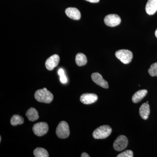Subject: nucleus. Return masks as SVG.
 <instances>
[{
	"label": "nucleus",
	"mask_w": 157,
	"mask_h": 157,
	"mask_svg": "<svg viewBox=\"0 0 157 157\" xmlns=\"http://www.w3.org/2000/svg\"><path fill=\"white\" fill-rule=\"evenodd\" d=\"M24 121V120L22 117L15 114V115H13L11 117V124L13 126H15L17 125L21 124L23 123Z\"/></svg>",
	"instance_id": "a211bd4d"
},
{
	"label": "nucleus",
	"mask_w": 157,
	"mask_h": 157,
	"mask_svg": "<svg viewBox=\"0 0 157 157\" xmlns=\"http://www.w3.org/2000/svg\"><path fill=\"white\" fill-rule=\"evenodd\" d=\"M1 141H2V137L0 136V142H1Z\"/></svg>",
	"instance_id": "a878e982"
},
{
	"label": "nucleus",
	"mask_w": 157,
	"mask_h": 157,
	"mask_svg": "<svg viewBox=\"0 0 157 157\" xmlns=\"http://www.w3.org/2000/svg\"><path fill=\"white\" fill-rule=\"evenodd\" d=\"M26 116L29 121H34L38 120L39 118V113L35 108L31 107L26 113Z\"/></svg>",
	"instance_id": "2eb2a0df"
},
{
	"label": "nucleus",
	"mask_w": 157,
	"mask_h": 157,
	"mask_svg": "<svg viewBox=\"0 0 157 157\" xmlns=\"http://www.w3.org/2000/svg\"><path fill=\"white\" fill-rule=\"evenodd\" d=\"M75 60L76 64L79 67L84 66L87 62L86 56L84 54L82 53H78L76 55Z\"/></svg>",
	"instance_id": "dca6fc26"
},
{
	"label": "nucleus",
	"mask_w": 157,
	"mask_h": 157,
	"mask_svg": "<svg viewBox=\"0 0 157 157\" xmlns=\"http://www.w3.org/2000/svg\"><path fill=\"white\" fill-rule=\"evenodd\" d=\"M150 113V106L148 103H144L140 106L139 109V114L140 116L144 120H146L148 119Z\"/></svg>",
	"instance_id": "ddd939ff"
},
{
	"label": "nucleus",
	"mask_w": 157,
	"mask_h": 157,
	"mask_svg": "<svg viewBox=\"0 0 157 157\" xmlns=\"http://www.w3.org/2000/svg\"><path fill=\"white\" fill-rule=\"evenodd\" d=\"M56 134L57 136L61 139H65L69 137L70 129L67 122L62 121L59 123L56 128Z\"/></svg>",
	"instance_id": "20e7f679"
},
{
	"label": "nucleus",
	"mask_w": 157,
	"mask_h": 157,
	"mask_svg": "<svg viewBox=\"0 0 157 157\" xmlns=\"http://www.w3.org/2000/svg\"><path fill=\"white\" fill-rule=\"evenodd\" d=\"M133 152L131 150H126L118 155L117 157H133Z\"/></svg>",
	"instance_id": "aec40b11"
},
{
	"label": "nucleus",
	"mask_w": 157,
	"mask_h": 157,
	"mask_svg": "<svg viewBox=\"0 0 157 157\" xmlns=\"http://www.w3.org/2000/svg\"><path fill=\"white\" fill-rule=\"evenodd\" d=\"M33 153L36 157H49V155L47 151L42 147H37L34 151Z\"/></svg>",
	"instance_id": "f3484780"
},
{
	"label": "nucleus",
	"mask_w": 157,
	"mask_h": 157,
	"mask_svg": "<svg viewBox=\"0 0 157 157\" xmlns=\"http://www.w3.org/2000/svg\"><path fill=\"white\" fill-rule=\"evenodd\" d=\"M145 10L149 15H153L157 11V0H148Z\"/></svg>",
	"instance_id": "f8f14e48"
},
{
	"label": "nucleus",
	"mask_w": 157,
	"mask_h": 157,
	"mask_svg": "<svg viewBox=\"0 0 157 157\" xmlns=\"http://www.w3.org/2000/svg\"><path fill=\"white\" fill-rule=\"evenodd\" d=\"M34 134L36 136H43L45 135L48 132V126L45 122H39L35 124L33 128Z\"/></svg>",
	"instance_id": "423d86ee"
},
{
	"label": "nucleus",
	"mask_w": 157,
	"mask_h": 157,
	"mask_svg": "<svg viewBox=\"0 0 157 157\" xmlns=\"http://www.w3.org/2000/svg\"><path fill=\"white\" fill-rule=\"evenodd\" d=\"M98 99V96L95 94H85L80 97V101L82 104H90L96 102Z\"/></svg>",
	"instance_id": "9d476101"
},
{
	"label": "nucleus",
	"mask_w": 157,
	"mask_h": 157,
	"mask_svg": "<svg viewBox=\"0 0 157 157\" xmlns=\"http://www.w3.org/2000/svg\"><path fill=\"white\" fill-rule=\"evenodd\" d=\"M65 13L68 17L72 19L78 20L81 17V13L76 8H68L66 9Z\"/></svg>",
	"instance_id": "9b49d317"
},
{
	"label": "nucleus",
	"mask_w": 157,
	"mask_h": 157,
	"mask_svg": "<svg viewBox=\"0 0 157 157\" xmlns=\"http://www.w3.org/2000/svg\"><path fill=\"white\" fill-rule=\"evenodd\" d=\"M60 81L62 83H67V78L66 76H65V74L60 76Z\"/></svg>",
	"instance_id": "412c9836"
},
{
	"label": "nucleus",
	"mask_w": 157,
	"mask_h": 157,
	"mask_svg": "<svg viewBox=\"0 0 157 157\" xmlns=\"http://www.w3.org/2000/svg\"><path fill=\"white\" fill-rule=\"evenodd\" d=\"M148 72L151 76H157V63H154L151 66Z\"/></svg>",
	"instance_id": "6ab92c4d"
},
{
	"label": "nucleus",
	"mask_w": 157,
	"mask_h": 157,
	"mask_svg": "<svg viewBox=\"0 0 157 157\" xmlns=\"http://www.w3.org/2000/svg\"><path fill=\"white\" fill-rule=\"evenodd\" d=\"M87 2H90L91 3H98L100 1V0H86Z\"/></svg>",
	"instance_id": "b1692460"
},
{
	"label": "nucleus",
	"mask_w": 157,
	"mask_h": 157,
	"mask_svg": "<svg viewBox=\"0 0 157 157\" xmlns=\"http://www.w3.org/2000/svg\"><path fill=\"white\" fill-rule=\"evenodd\" d=\"M147 93L146 90H140L133 95L132 98V102L134 103H137L140 102L145 96Z\"/></svg>",
	"instance_id": "4468645a"
},
{
	"label": "nucleus",
	"mask_w": 157,
	"mask_h": 157,
	"mask_svg": "<svg viewBox=\"0 0 157 157\" xmlns=\"http://www.w3.org/2000/svg\"><path fill=\"white\" fill-rule=\"evenodd\" d=\"M58 74L60 76L65 74L64 71L62 69H60L58 71Z\"/></svg>",
	"instance_id": "4be33fe9"
},
{
	"label": "nucleus",
	"mask_w": 157,
	"mask_h": 157,
	"mask_svg": "<svg viewBox=\"0 0 157 157\" xmlns=\"http://www.w3.org/2000/svg\"><path fill=\"white\" fill-rule=\"evenodd\" d=\"M128 144V139L124 135H120L117 137L113 143V148L117 151H121L126 148Z\"/></svg>",
	"instance_id": "39448f33"
},
{
	"label": "nucleus",
	"mask_w": 157,
	"mask_h": 157,
	"mask_svg": "<svg viewBox=\"0 0 157 157\" xmlns=\"http://www.w3.org/2000/svg\"><path fill=\"white\" fill-rule=\"evenodd\" d=\"M115 56L122 63L128 64L131 63L133 58V53L128 49H121L115 52Z\"/></svg>",
	"instance_id": "7ed1b4c3"
},
{
	"label": "nucleus",
	"mask_w": 157,
	"mask_h": 157,
	"mask_svg": "<svg viewBox=\"0 0 157 157\" xmlns=\"http://www.w3.org/2000/svg\"><path fill=\"white\" fill-rule=\"evenodd\" d=\"M112 128L108 125H103L96 129L93 133V137L96 139H104L111 134Z\"/></svg>",
	"instance_id": "f03ea898"
},
{
	"label": "nucleus",
	"mask_w": 157,
	"mask_h": 157,
	"mask_svg": "<svg viewBox=\"0 0 157 157\" xmlns=\"http://www.w3.org/2000/svg\"><path fill=\"white\" fill-rule=\"evenodd\" d=\"M35 99L41 103L49 104L52 101L53 95L46 88L37 90L35 94Z\"/></svg>",
	"instance_id": "f257e3e1"
},
{
	"label": "nucleus",
	"mask_w": 157,
	"mask_h": 157,
	"mask_svg": "<svg viewBox=\"0 0 157 157\" xmlns=\"http://www.w3.org/2000/svg\"><path fill=\"white\" fill-rule=\"evenodd\" d=\"M59 60V57L56 54L53 55L48 58L45 63L46 69L50 71L53 70L58 65Z\"/></svg>",
	"instance_id": "6e6552de"
},
{
	"label": "nucleus",
	"mask_w": 157,
	"mask_h": 157,
	"mask_svg": "<svg viewBox=\"0 0 157 157\" xmlns=\"http://www.w3.org/2000/svg\"><path fill=\"white\" fill-rule=\"evenodd\" d=\"M91 78L93 81L98 85L105 89L109 87L108 82L104 79L102 75L98 73H93L91 75Z\"/></svg>",
	"instance_id": "1a4fd4ad"
},
{
	"label": "nucleus",
	"mask_w": 157,
	"mask_h": 157,
	"mask_svg": "<svg viewBox=\"0 0 157 157\" xmlns=\"http://www.w3.org/2000/svg\"><path fill=\"white\" fill-rule=\"evenodd\" d=\"M104 21L105 24L108 26L115 27L121 23V18L117 14H109L105 17Z\"/></svg>",
	"instance_id": "0eeeda50"
},
{
	"label": "nucleus",
	"mask_w": 157,
	"mask_h": 157,
	"mask_svg": "<svg viewBox=\"0 0 157 157\" xmlns=\"http://www.w3.org/2000/svg\"><path fill=\"white\" fill-rule=\"evenodd\" d=\"M81 157H90V156L88 154L86 153V152L82 153L81 154Z\"/></svg>",
	"instance_id": "5701e85b"
},
{
	"label": "nucleus",
	"mask_w": 157,
	"mask_h": 157,
	"mask_svg": "<svg viewBox=\"0 0 157 157\" xmlns=\"http://www.w3.org/2000/svg\"><path fill=\"white\" fill-rule=\"evenodd\" d=\"M155 36L157 38V29L156 30L155 32Z\"/></svg>",
	"instance_id": "393cba45"
}]
</instances>
